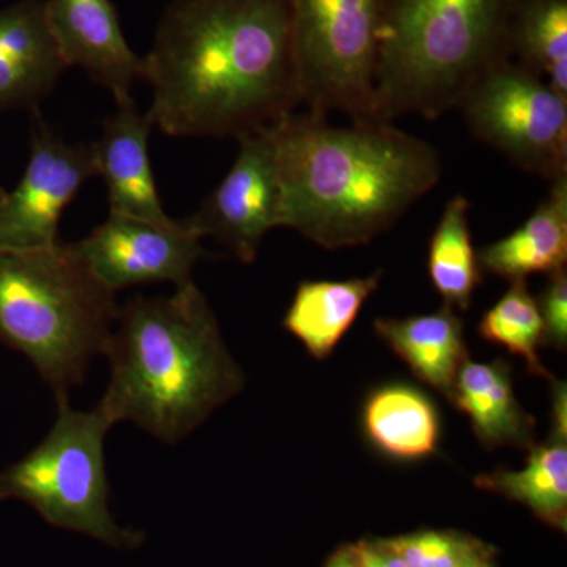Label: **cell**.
I'll return each instance as SVG.
<instances>
[{"instance_id": "1", "label": "cell", "mask_w": 567, "mask_h": 567, "mask_svg": "<svg viewBox=\"0 0 567 567\" xmlns=\"http://www.w3.org/2000/svg\"><path fill=\"white\" fill-rule=\"evenodd\" d=\"M153 126L175 137H241L301 104L290 0H174L151 52Z\"/></svg>"}, {"instance_id": "2", "label": "cell", "mask_w": 567, "mask_h": 567, "mask_svg": "<svg viewBox=\"0 0 567 567\" xmlns=\"http://www.w3.org/2000/svg\"><path fill=\"white\" fill-rule=\"evenodd\" d=\"M284 227L327 249L369 244L442 175L439 153L391 123L334 126L317 112L271 125Z\"/></svg>"}, {"instance_id": "3", "label": "cell", "mask_w": 567, "mask_h": 567, "mask_svg": "<svg viewBox=\"0 0 567 567\" xmlns=\"http://www.w3.org/2000/svg\"><path fill=\"white\" fill-rule=\"evenodd\" d=\"M111 379L99 405L159 442H182L245 386L218 319L196 284L118 306L106 350Z\"/></svg>"}, {"instance_id": "4", "label": "cell", "mask_w": 567, "mask_h": 567, "mask_svg": "<svg viewBox=\"0 0 567 567\" xmlns=\"http://www.w3.org/2000/svg\"><path fill=\"white\" fill-rule=\"evenodd\" d=\"M513 0H383L375 69V122L434 121L509 59Z\"/></svg>"}, {"instance_id": "5", "label": "cell", "mask_w": 567, "mask_h": 567, "mask_svg": "<svg viewBox=\"0 0 567 567\" xmlns=\"http://www.w3.org/2000/svg\"><path fill=\"white\" fill-rule=\"evenodd\" d=\"M70 245L0 248V342L24 354L59 401H69L117 319V298Z\"/></svg>"}, {"instance_id": "6", "label": "cell", "mask_w": 567, "mask_h": 567, "mask_svg": "<svg viewBox=\"0 0 567 567\" xmlns=\"http://www.w3.org/2000/svg\"><path fill=\"white\" fill-rule=\"evenodd\" d=\"M114 421L58 402L50 434L21 461L0 470V499L28 503L52 527L82 533L115 548H136L144 535L123 528L110 511L104 440Z\"/></svg>"}, {"instance_id": "7", "label": "cell", "mask_w": 567, "mask_h": 567, "mask_svg": "<svg viewBox=\"0 0 567 567\" xmlns=\"http://www.w3.org/2000/svg\"><path fill=\"white\" fill-rule=\"evenodd\" d=\"M301 103L375 122L383 0H290Z\"/></svg>"}, {"instance_id": "8", "label": "cell", "mask_w": 567, "mask_h": 567, "mask_svg": "<svg viewBox=\"0 0 567 567\" xmlns=\"http://www.w3.org/2000/svg\"><path fill=\"white\" fill-rule=\"evenodd\" d=\"M457 110L477 140L529 174L567 175V99L513 59L480 78Z\"/></svg>"}, {"instance_id": "9", "label": "cell", "mask_w": 567, "mask_h": 567, "mask_svg": "<svg viewBox=\"0 0 567 567\" xmlns=\"http://www.w3.org/2000/svg\"><path fill=\"white\" fill-rule=\"evenodd\" d=\"M240 152L199 210L182 219L203 240L215 238L244 264L256 260L265 235L284 227L282 189L271 126L238 137Z\"/></svg>"}, {"instance_id": "10", "label": "cell", "mask_w": 567, "mask_h": 567, "mask_svg": "<svg viewBox=\"0 0 567 567\" xmlns=\"http://www.w3.org/2000/svg\"><path fill=\"white\" fill-rule=\"evenodd\" d=\"M95 175L92 145L66 144L35 114L28 166L0 205V248L29 251L58 245L63 210Z\"/></svg>"}, {"instance_id": "11", "label": "cell", "mask_w": 567, "mask_h": 567, "mask_svg": "<svg viewBox=\"0 0 567 567\" xmlns=\"http://www.w3.org/2000/svg\"><path fill=\"white\" fill-rule=\"evenodd\" d=\"M93 275L117 293L148 282H193V268L205 257L200 238L181 221L169 226L110 215L84 240L70 244Z\"/></svg>"}, {"instance_id": "12", "label": "cell", "mask_w": 567, "mask_h": 567, "mask_svg": "<svg viewBox=\"0 0 567 567\" xmlns=\"http://www.w3.org/2000/svg\"><path fill=\"white\" fill-rule=\"evenodd\" d=\"M44 14L66 69L80 66L115 102L132 96L134 81L144 80V58L123 35L111 0H44Z\"/></svg>"}, {"instance_id": "13", "label": "cell", "mask_w": 567, "mask_h": 567, "mask_svg": "<svg viewBox=\"0 0 567 567\" xmlns=\"http://www.w3.org/2000/svg\"><path fill=\"white\" fill-rule=\"evenodd\" d=\"M115 104L117 110L104 122L102 137L92 144L96 175H102L106 185L111 215L169 226L174 219L164 212L148 156L151 117L141 114L132 96Z\"/></svg>"}, {"instance_id": "14", "label": "cell", "mask_w": 567, "mask_h": 567, "mask_svg": "<svg viewBox=\"0 0 567 567\" xmlns=\"http://www.w3.org/2000/svg\"><path fill=\"white\" fill-rule=\"evenodd\" d=\"M65 69L44 0H21L0 9V111L37 110Z\"/></svg>"}, {"instance_id": "15", "label": "cell", "mask_w": 567, "mask_h": 567, "mask_svg": "<svg viewBox=\"0 0 567 567\" xmlns=\"http://www.w3.org/2000/svg\"><path fill=\"white\" fill-rule=\"evenodd\" d=\"M374 327L382 341L409 364L421 382L451 401L458 371L468 360L464 322L456 309L443 305L432 315L379 319Z\"/></svg>"}, {"instance_id": "16", "label": "cell", "mask_w": 567, "mask_h": 567, "mask_svg": "<svg viewBox=\"0 0 567 567\" xmlns=\"http://www.w3.org/2000/svg\"><path fill=\"white\" fill-rule=\"evenodd\" d=\"M481 270L517 281L551 275L567 262V175L551 182L550 193L513 234L477 252Z\"/></svg>"}, {"instance_id": "17", "label": "cell", "mask_w": 567, "mask_h": 567, "mask_svg": "<svg viewBox=\"0 0 567 567\" xmlns=\"http://www.w3.org/2000/svg\"><path fill=\"white\" fill-rule=\"evenodd\" d=\"M451 402L470 417L473 432L484 446L535 445V420L518 404L506 361L466 360L458 371Z\"/></svg>"}, {"instance_id": "18", "label": "cell", "mask_w": 567, "mask_h": 567, "mask_svg": "<svg viewBox=\"0 0 567 567\" xmlns=\"http://www.w3.org/2000/svg\"><path fill=\"white\" fill-rule=\"evenodd\" d=\"M380 279L382 271L346 281L301 282L284 317V328L300 339L312 357L324 360L379 289Z\"/></svg>"}, {"instance_id": "19", "label": "cell", "mask_w": 567, "mask_h": 567, "mask_svg": "<svg viewBox=\"0 0 567 567\" xmlns=\"http://www.w3.org/2000/svg\"><path fill=\"white\" fill-rule=\"evenodd\" d=\"M365 434L386 456L416 461L439 447L440 417L431 399L416 388L388 385L369 395L363 410Z\"/></svg>"}, {"instance_id": "20", "label": "cell", "mask_w": 567, "mask_h": 567, "mask_svg": "<svg viewBox=\"0 0 567 567\" xmlns=\"http://www.w3.org/2000/svg\"><path fill=\"white\" fill-rule=\"evenodd\" d=\"M506 48L509 59L567 99V0H513Z\"/></svg>"}, {"instance_id": "21", "label": "cell", "mask_w": 567, "mask_h": 567, "mask_svg": "<svg viewBox=\"0 0 567 567\" xmlns=\"http://www.w3.org/2000/svg\"><path fill=\"white\" fill-rule=\"evenodd\" d=\"M475 484L524 503L547 524L566 529L567 435L551 432L548 442L529 446L524 468H496L476 476Z\"/></svg>"}, {"instance_id": "22", "label": "cell", "mask_w": 567, "mask_h": 567, "mask_svg": "<svg viewBox=\"0 0 567 567\" xmlns=\"http://www.w3.org/2000/svg\"><path fill=\"white\" fill-rule=\"evenodd\" d=\"M470 203L457 194L445 205L429 245L427 270L445 305L466 311L483 279L468 223Z\"/></svg>"}, {"instance_id": "23", "label": "cell", "mask_w": 567, "mask_h": 567, "mask_svg": "<svg viewBox=\"0 0 567 567\" xmlns=\"http://www.w3.org/2000/svg\"><path fill=\"white\" fill-rule=\"evenodd\" d=\"M477 330L486 341L506 347L525 360L532 374L554 380L537 353L543 346L544 324L527 279L511 281L506 293L483 316Z\"/></svg>"}, {"instance_id": "24", "label": "cell", "mask_w": 567, "mask_h": 567, "mask_svg": "<svg viewBox=\"0 0 567 567\" xmlns=\"http://www.w3.org/2000/svg\"><path fill=\"white\" fill-rule=\"evenodd\" d=\"M409 567H462L487 548L451 532H421L388 540Z\"/></svg>"}, {"instance_id": "25", "label": "cell", "mask_w": 567, "mask_h": 567, "mask_svg": "<svg viewBox=\"0 0 567 567\" xmlns=\"http://www.w3.org/2000/svg\"><path fill=\"white\" fill-rule=\"evenodd\" d=\"M540 317H543V346L565 350L567 346V274L566 268L548 275V282L540 293Z\"/></svg>"}, {"instance_id": "26", "label": "cell", "mask_w": 567, "mask_h": 567, "mask_svg": "<svg viewBox=\"0 0 567 567\" xmlns=\"http://www.w3.org/2000/svg\"><path fill=\"white\" fill-rule=\"evenodd\" d=\"M365 567H409L388 540L357 544Z\"/></svg>"}, {"instance_id": "27", "label": "cell", "mask_w": 567, "mask_h": 567, "mask_svg": "<svg viewBox=\"0 0 567 567\" xmlns=\"http://www.w3.org/2000/svg\"><path fill=\"white\" fill-rule=\"evenodd\" d=\"M324 567H365L357 546L342 547Z\"/></svg>"}, {"instance_id": "28", "label": "cell", "mask_w": 567, "mask_h": 567, "mask_svg": "<svg viewBox=\"0 0 567 567\" xmlns=\"http://www.w3.org/2000/svg\"><path fill=\"white\" fill-rule=\"evenodd\" d=\"M462 567H494L491 563V557H488V554L481 555V557H477L475 559H472V561L466 563L465 566Z\"/></svg>"}, {"instance_id": "29", "label": "cell", "mask_w": 567, "mask_h": 567, "mask_svg": "<svg viewBox=\"0 0 567 567\" xmlns=\"http://www.w3.org/2000/svg\"><path fill=\"white\" fill-rule=\"evenodd\" d=\"M6 189L2 188V186H0V205H2V200H3V197H6Z\"/></svg>"}]
</instances>
